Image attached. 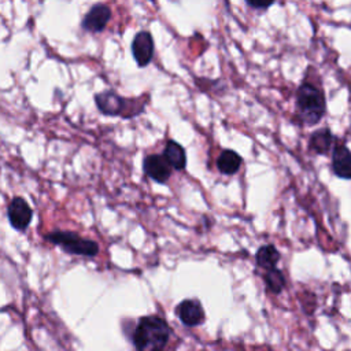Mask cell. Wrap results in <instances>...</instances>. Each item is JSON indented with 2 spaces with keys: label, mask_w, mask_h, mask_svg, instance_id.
Segmentation results:
<instances>
[{
  "label": "cell",
  "mask_w": 351,
  "mask_h": 351,
  "mask_svg": "<svg viewBox=\"0 0 351 351\" xmlns=\"http://www.w3.org/2000/svg\"><path fill=\"white\" fill-rule=\"evenodd\" d=\"M170 333V326L162 317L144 315L137 321L132 340L136 351H165Z\"/></svg>",
  "instance_id": "obj_1"
},
{
  "label": "cell",
  "mask_w": 351,
  "mask_h": 351,
  "mask_svg": "<svg viewBox=\"0 0 351 351\" xmlns=\"http://www.w3.org/2000/svg\"><path fill=\"white\" fill-rule=\"evenodd\" d=\"M326 110L325 96L321 88L311 82H303L296 89V122L304 126L317 125Z\"/></svg>",
  "instance_id": "obj_2"
},
{
  "label": "cell",
  "mask_w": 351,
  "mask_h": 351,
  "mask_svg": "<svg viewBox=\"0 0 351 351\" xmlns=\"http://www.w3.org/2000/svg\"><path fill=\"white\" fill-rule=\"evenodd\" d=\"M147 99H126L115 93L114 90H104L95 95V104L97 110L104 115L111 117H122V118H132L141 111H144V106Z\"/></svg>",
  "instance_id": "obj_3"
},
{
  "label": "cell",
  "mask_w": 351,
  "mask_h": 351,
  "mask_svg": "<svg viewBox=\"0 0 351 351\" xmlns=\"http://www.w3.org/2000/svg\"><path fill=\"white\" fill-rule=\"evenodd\" d=\"M45 239L52 244L60 247L64 252L81 256H96L99 254V244L93 240L84 239L75 232L53 230L45 234Z\"/></svg>",
  "instance_id": "obj_4"
},
{
  "label": "cell",
  "mask_w": 351,
  "mask_h": 351,
  "mask_svg": "<svg viewBox=\"0 0 351 351\" xmlns=\"http://www.w3.org/2000/svg\"><path fill=\"white\" fill-rule=\"evenodd\" d=\"M130 49L138 67L148 66L154 59V52H155L154 38L151 33L147 30H140L138 33H136V36L133 37Z\"/></svg>",
  "instance_id": "obj_5"
},
{
  "label": "cell",
  "mask_w": 351,
  "mask_h": 351,
  "mask_svg": "<svg viewBox=\"0 0 351 351\" xmlns=\"http://www.w3.org/2000/svg\"><path fill=\"white\" fill-rule=\"evenodd\" d=\"M111 8L107 4H93L81 21V27L90 33H100L106 29L111 19Z\"/></svg>",
  "instance_id": "obj_6"
},
{
  "label": "cell",
  "mask_w": 351,
  "mask_h": 351,
  "mask_svg": "<svg viewBox=\"0 0 351 351\" xmlns=\"http://www.w3.org/2000/svg\"><path fill=\"white\" fill-rule=\"evenodd\" d=\"M176 314L178 315L180 321L188 328L199 326L206 319L203 306L197 299H184L182 302H180L176 307Z\"/></svg>",
  "instance_id": "obj_7"
},
{
  "label": "cell",
  "mask_w": 351,
  "mask_h": 351,
  "mask_svg": "<svg viewBox=\"0 0 351 351\" xmlns=\"http://www.w3.org/2000/svg\"><path fill=\"white\" fill-rule=\"evenodd\" d=\"M143 170L147 177L158 184H165L171 176V167L159 154L147 155L143 160Z\"/></svg>",
  "instance_id": "obj_8"
},
{
  "label": "cell",
  "mask_w": 351,
  "mask_h": 351,
  "mask_svg": "<svg viewBox=\"0 0 351 351\" xmlns=\"http://www.w3.org/2000/svg\"><path fill=\"white\" fill-rule=\"evenodd\" d=\"M33 218V210L23 197H14L8 206V219L16 230H25Z\"/></svg>",
  "instance_id": "obj_9"
},
{
  "label": "cell",
  "mask_w": 351,
  "mask_h": 351,
  "mask_svg": "<svg viewBox=\"0 0 351 351\" xmlns=\"http://www.w3.org/2000/svg\"><path fill=\"white\" fill-rule=\"evenodd\" d=\"M332 170L341 180L351 178V154L344 144H336L332 151Z\"/></svg>",
  "instance_id": "obj_10"
},
{
  "label": "cell",
  "mask_w": 351,
  "mask_h": 351,
  "mask_svg": "<svg viewBox=\"0 0 351 351\" xmlns=\"http://www.w3.org/2000/svg\"><path fill=\"white\" fill-rule=\"evenodd\" d=\"M162 156L171 169L184 170L186 167V152L184 147L174 140H169L166 143Z\"/></svg>",
  "instance_id": "obj_11"
},
{
  "label": "cell",
  "mask_w": 351,
  "mask_h": 351,
  "mask_svg": "<svg viewBox=\"0 0 351 351\" xmlns=\"http://www.w3.org/2000/svg\"><path fill=\"white\" fill-rule=\"evenodd\" d=\"M335 136L328 128L318 129L311 133L308 140V149L315 152L317 155H328L329 149L332 148Z\"/></svg>",
  "instance_id": "obj_12"
},
{
  "label": "cell",
  "mask_w": 351,
  "mask_h": 351,
  "mask_svg": "<svg viewBox=\"0 0 351 351\" xmlns=\"http://www.w3.org/2000/svg\"><path fill=\"white\" fill-rule=\"evenodd\" d=\"M243 165V158L233 149H222L217 158V169L225 176L236 174Z\"/></svg>",
  "instance_id": "obj_13"
},
{
  "label": "cell",
  "mask_w": 351,
  "mask_h": 351,
  "mask_svg": "<svg viewBox=\"0 0 351 351\" xmlns=\"http://www.w3.org/2000/svg\"><path fill=\"white\" fill-rule=\"evenodd\" d=\"M280 258H281V255H280L278 250L276 248V245H273V244H265V245L259 247L255 254V261H256L258 267H262L265 270L277 267Z\"/></svg>",
  "instance_id": "obj_14"
},
{
  "label": "cell",
  "mask_w": 351,
  "mask_h": 351,
  "mask_svg": "<svg viewBox=\"0 0 351 351\" xmlns=\"http://www.w3.org/2000/svg\"><path fill=\"white\" fill-rule=\"evenodd\" d=\"M262 277H263V281H265L269 292H271L274 295L281 293V291L285 287V277L280 269L274 267V269L266 270L265 274H262Z\"/></svg>",
  "instance_id": "obj_15"
},
{
  "label": "cell",
  "mask_w": 351,
  "mask_h": 351,
  "mask_svg": "<svg viewBox=\"0 0 351 351\" xmlns=\"http://www.w3.org/2000/svg\"><path fill=\"white\" fill-rule=\"evenodd\" d=\"M245 4L251 8H255V10H266L269 8L270 5H273V1H269V3H255V1H245Z\"/></svg>",
  "instance_id": "obj_16"
}]
</instances>
